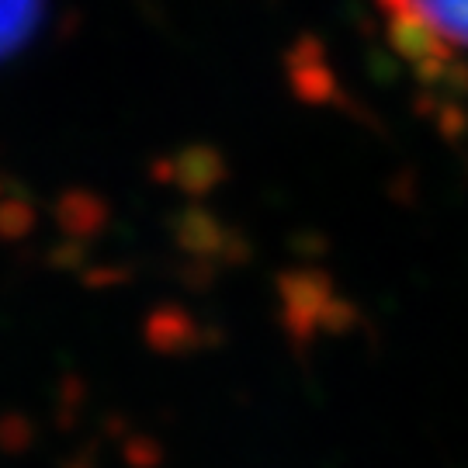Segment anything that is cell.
<instances>
[{
	"label": "cell",
	"instance_id": "cell-1",
	"mask_svg": "<svg viewBox=\"0 0 468 468\" xmlns=\"http://www.w3.org/2000/svg\"><path fill=\"white\" fill-rule=\"evenodd\" d=\"M392 46L423 73H468V0H375Z\"/></svg>",
	"mask_w": 468,
	"mask_h": 468
},
{
	"label": "cell",
	"instance_id": "cell-2",
	"mask_svg": "<svg viewBox=\"0 0 468 468\" xmlns=\"http://www.w3.org/2000/svg\"><path fill=\"white\" fill-rule=\"evenodd\" d=\"M42 0H0V59L32 38Z\"/></svg>",
	"mask_w": 468,
	"mask_h": 468
}]
</instances>
